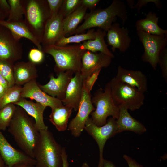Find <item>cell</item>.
I'll return each mask as SVG.
<instances>
[{
    "label": "cell",
    "mask_w": 167,
    "mask_h": 167,
    "mask_svg": "<svg viewBox=\"0 0 167 167\" xmlns=\"http://www.w3.org/2000/svg\"><path fill=\"white\" fill-rule=\"evenodd\" d=\"M8 128V132L24 152L34 159L39 132L35 126V122L20 107L17 105Z\"/></svg>",
    "instance_id": "obj_1"
},
{
    "label": "cell",
    "mask_w": 167,
    "mask_h": 167,
    "mask_svg": "<svg viewBox=\"0 0 167 167\" xmlns=\"http://www.w3.org/2000/svg\"><path fill=\"white\" fill-rule=\"evenodd\" d=\"M117 17L124 24L128 18L127 12L123 2L113 0L107 8L94 10L86 14L84 22L70 35L83 33L85 30L95 27L107 32Z\"/></svg>",
    "instance_id": "obj_2"
},
{
    "label": "cell",
    "mask_w": 167,
    "mask_h": 167,
    "mask_svg": "<svg viewBox=\"0 0 167 167\" xmlns=\"http://www.w3.org/2000/svg\"><path fill=\"white\" fill-rule=\"evenodd\" d=\"M34 155L36 167H62V147L48 129L39 131Z\"/></svg>",
    "instance_id": "obj_3"
},
{
    "label": "cell",
    "mask_w": 167,
    "mask_h": 167,
    "mask_svg": "<svg viewBox=\"0 0 167 167\" xmlns=\"http://www.w3.org/2000/svg\"><path fill=\"white\" fill-rule=\"evenodd\" d=\"M44 53L51 55L56 64L55 71L57 73L66 71L74 73L80 72L81 58L85 50L80 43L72 45L58 46L50 45L42 46Z\"/></svg>",
    "instance_id": "obj_4"
},
{
    "label": "cell",
    "mask_w": 167,
    "mask_h": 167,
    "mask_svg": "<svg viewBox=\"0 0 167 167\" xmlns=\"http://www.w3.org/2000/svg\"><path fill=\"white\" fill-rule=\"evenodd\" d=\"M24 22L41 44L46 24L50 17L46 0H22Z\"/></svg>",
    "instance_id": "obj_5"
},
{
    "label": "cell",
    "mask_w": 167,
    "mask_h": 167,
    "mask_svg": "<svg viewBox=\"0 0 167 167\" xmlns=\"http://www.w3.org/2000/svg\"><path fill=\"white\" fill-rule=\"evenodd\" d=\"M91 101L96 108L90 114L91 118L96 125L101 126L105 124L109 116L116 119L118 118L119 108L113 100L109 82L106 84L104 89L100 88L96 92Z\"/></svg>",
    "instance_id": "obj_6"
},
{
    "label": "cell",
    "mask_w": 167,
    "mask_h": 167,
    "mask_svg": "<svg viewBox=\"0 0 167 167\" xmlns=\"http://www.w3.org/2000/svg\"><path fill=\"white\" fill-rule=\"evenodd\" d=\"M111 93L115 104L134 111L144 104V93L136 88L118 80L114 77L109 81Z\"/></svg>",
    "instance_id": "obj_7"
},
{
    "label": "cell",
    "mask_w": 167,
    "mask_h": 167,
    "mask_svg": "<svg viewBox=\"0 0 167 167\" xmlns=\"http://www.w3.org/2000/svg\"><path fill=\"white\" fill-rule=\"evenodd\" d=\"M139 39L143 44L144 52L142 60L149 63L156 70L158 63L160 54L166 47L167 34L157 35L150 34L142 31H137Z\"/></svg>",
    "instance_id": "obj_8"
},
{
    "label": "cell",
    "mask_w": 167,
    "mask_h": 167,
    "mask_svg": "<svg viewBox=\"0 0 167 167\" xmlns=\"http://www.w3.org/2000/svg\"><path fill=\"white\" fill-rule=\"evenodd\" d=\"M116 119L111 117L103 126H98L94 124L90 118L87 120L84 129L96 142L99 151V164H103V150L107 141L117 134Z\"/></svg>",
    "instance_id": "obj_9"
},
{
    "label": "cell",
    "mask_w": 167,
    "mask_h": 167,
    "mask_svg": "<svg viewBox=\"0 0 167 167\" xmlns=\"http://www.w3.org/2000/svg\"><path fill=\"white\" fill-rule=\"evenodd\" d=\"M22 45L6 28L0 25V59L14 64L22 59Z\"/></svg>",
    "instance_id": "obj_10"
},
{
    "label": "cell",
    "mask_w": 167,
    "mask_h": 167,
    "mask_svg": "<svg viewBox=\"0 0 167 167\" xmlns=\"http://www.w3.org/2000/svg\"><path fill=\"white\" fill-rule=\"evenodd\" d=\"M90 92L83 85L82 96L76 116L69 122L67 129L75 137L79 136L84 129L86 122L91 113L95 109L91 101Z\"/></svg>",
    "instance_id": "obj_11"
},
{
    "label": "cell",
    "mask_w": 167,
    "mask_h": 167,
    "mask_svg": "<svg viewBox=\"0 0 167 167\" xmlns=\"http://www.w3.org/2000/svg\"><path fill=\"white\" fill-rule=\"evenodd\" d=\"M112 58L101 52L85 50L81 58L80 71L83 79L96 71L108 67Z\"/></svg>",
    "instance_id": "obj_12"
},
{
    "label": "cell",
    "mask_w": 167,
    "mask_h": 167,
    "mask_svg": "<svg viewBox=\"0 0 167 167\" xmlns=\"http://www.w3.org/2000/svg\"><path fill=\"white\" fill-rule=\"evenodd\" d=\"M21 97L34 100L45 107L51 109L62 105V101L53 97L42 91L39 87L36 79L31 80L24 84L22 88Z\"/></svg>",
    "instance_id": "obj_13"
},
{
    "label": "cell",
    "mask_w": 167,
    "mask_h": 167,
    "mask_svg": "<svg viewBox=\"0 0 167 167\" xmlns=\"http://www.w3.org/2000/svg\"><path fill=\"white\" fill-rule=\"evenodd\" d=\"M74 73L71 71H66L57 73V77L51 75L48 83L44 85L38 84V86L49 95L62 101L65 97L67 87Z\"/></svg>",
    "instance_id": "obj_14"
},
{
    "label": "cell",
    "mask_w": 167,
    "mask_h": 167,
    "mask_svg": "<svg viewBox=\"0 0 167 167\" xmlns=\"http://www.w3.org/2000/svg\"><path fill=\"white\" fill-rule=\"evenodd\" d=\"M0 154L6 166L12 167L18 164L27 163L35 165L34 159L12 146L0 130Z\"/></svg>",
    "instance_id": "obj_15"
},
{
    "label": "cell",
    "mask_w": 167,
    "mask_h": 167,
    "mask_svg": "<svg viewBox=\"0 0 167 167\" xmlns=\"http://www.w3.org/2000/svg\"><path fill=\"white\" fill-rule=\"evenodd\" d=\"M106 36L108 44L111 47L113 52L118 49L120 52H125L130 46L131 40L129 32L127 28L120 27L118 23L112 24Z\"/></svg>",
    "instance_id": "obj_16"
},
{
    "label": "cell",
    "mask_w": 167,
    "mask_h": 167,
    "mask_svg": "<svg viewBox=\"0 0 167 167\" xmlns=\"http://www.w3.org/2000/svg\"><path fill=\"white\" fill-rule=\"evenodd\" d=\"M84 79L80 72L75 73L67 87L65 97L62 101L64 105L69 106L77 111L82 96Z\"/></svg>",
    "instance_id": "obj_17"
},
{
    "label": "cell",
    "mask_w": 167,
    "mask_h": 167,
    "mask_svg": "<svg viewBox=\"0 0 167 167\" xmlns=\"http://www.w3.org/2000/svg\"><path fill=\"white\" fill-rule=\"evenodd\" d=\"M115 77L118 80L134 87L144 93L147 90L146 76L140 71L128 70L119 66Z\"/></svg>",
    "instance_id": "obj_18"
},
{
    "label": "cell",
    "mask_w": 167,
    "mask_h": 167,
    "mask_svg": "<svg viewBox=\"0 0 167 167\" xmlns=\"http://www.w3.org/2000/svg\"><path fill=\"white\" fill-rule=\"evenodd\" d=\"M64 18L59 12L50 17L45 25L41 44L42 46L54 45L63 34L62 20Z\"/></svg>",
    "instance_id": "obj_19"
},
{
    "label": "cell",
    "mask_w": 167,
    "mask_h": 167,
    "mask_svg": "<svg viewBox=\"0 0 167 167\" xmlns=\"http://www.w3.org/2000/svg\"><path fill=\"white\" fill-rule=\"evenodd\" d=\"M118 107L119 113L116 120L117 134L125 131H130L142 134L146 131L144 125L133 117L126 107L123 106Z\"/></svg>",
    "instance_id": "obj_20"
},
{
    "label": "cell",
    "mask_w": 167,
    "mask_h": 167,
    "mask_svg": "<svg viewBox=\"0 0 167 167\" xmlns=\"http://www.w3.org/2000/svg\"><path fill=\"white\" fill-rule=\"evenodd\" d=\"M14 104L21 107L29 115L33 118L35 126L39 131L48 129L43 118L44 112L46 107L39 103L22 97Z\"/></svg>",
    "instance_id": "obj_21"
},
{
    "label": "cell",
    "mask_w": 167,
    "mask_h": 167,
    "mask_svg": "<svg viewBox=\"0 0 167 167\" xmlns=\"http://www.w3.org/2000/svg\"><path fill=\"white\" fill-rule=\"evenodd\" d=\"M13 69L15 85H24L38 76L36 65L30 61L17 62L14 64Z\"/></svg>",
    "instance_id": "obj_22"
},
{
    "label": "cell",
    "mask_w": 167,
    "mask_h": 167,
    "mask_svg": "<svg viewBox=\"0 0 167 167\" xmlns=\"http://www.w3.org/2000/svg\"><path fill=\"white\" fill-rule=\"evenodd\" d=\"M0 25L9 29L17 40L19 41L22 38L27 39L31 41L37 49L42 50L41 43L31 32L24 21L10 22L4 20H0Z\"/></svg>",
    "instance_id": "obj_23"
},
{
    "label": "cell",
    "mask_w": 167,
    "mask_h": 167,
    "mask_svg": "<svg viewBox=\"0 0 167 167\" xmlns=\"http://www.w3.org/2000/svg\"><path fill=\"white\" fill-rule=\"evenodd\" d=\"M106 32L98 28L96 31L94 39L84 41L80 43L82 49L92 52H100L104 54L113 58L114 55L108 49L106 43L105 37Z\"/></svg>",
    "instance_id": "obj_24"
},
{
    "label": "cell",
    "mask_w": 167,
    "mask_h": 167,
    "mask_svg": "<svg viewBox=\"0 0 167 167\" xmlns=\"http://www.w3.org/2000/svg\"><path fill=\"white\" fill-rule=\"evenodd\" d=\"M159 17L155 12H149L143 19L138 20L136 23L137 31H142L148 33L157 35L167 34V30L161 28L158 25Z\"/></svg>",
    "instance_id": "obj_25"
},
{
    "label": "cell",
    "mask_w": 167,
    "mask_h": 167,
    "mask_svg": "<svg viewBox=\"0 0 167 167\" xmlns=\"http://www.w3.org/2000/svg\"><path fill=\"white\" fill-rule=\"evenodd\" d=\"M73 109L71 106L63 105L51 109L49 120L58 131H64L67 129L68 120Z\"/></svg>",
    "instance_id": "obj_26"
},
{
    "label": "cell",
    "mask_w": 167,
    "mask_h": 167,
    "mask_svg": "<svg viewBox=\"0 0 167 167\" xmlns=\"http://www.w3.org/2000/svg\"><path fill=\"white\" fill-rule=\"evenodd\" d=\"M87 9L81 5L75 11L63 19L62 20L63 34L70 35L78 27L84 19Z\"/></svg>",
    "instance_id": "obj_27"
},
{
    "label": "cell",
    "mask_w": 167,
    "mask_h": 167,
    "mask_svg": "<svg viewBox=\"0 0 167 167\" xmlns=\"http://www.w3.org/2000/svg\"><path fill=\"white\" fill-rule=\"evenodd\" d=\"M96 36V31L94 29H90L85 33L76 34L66 37L65 36L61 37L54 45L58 46H65L70 43H80L88 40H93Z\"/></svg>",
    "instance_id": "obj_28"
},
{
    "label": "cell",
    "mask_w": 167,
    "mask_h": 167,
    "mask_svg": "<svg viewBox=\"0 0 167 167\" xmlns=\"http://www.w3.org/2000/svg\"><path fill=\"white\" fill-rule=\"evenodd\" d=\"M10 10L6 20L10 22L24 21V11L22 0H8Z\"/></svg>",
    "instance_id": "obj_29"
},
{
    "label": "cell",
    "mask_w": 167,
    "mask_h": 167,
    "mask_svg": "<svg viewBox=\"0 0 167 167\" xmlns=\"http://www.w3.org/2000/svg\"><path fill=\"white\" fill-rule=\"evenodd\" d=\"M22 88V86L15 84L8 88L0 99V109L7 104L18 102L21 98Z\"/></svg>",
    "instance_id": "obj_30"
},
{
    "label": "cell",
    "mask_w": 167,
    "mask_h": 167,
    "mask_svg": "<svg viewBox=\"0 0 167 167\" xmlns=\"http://www.w3.org/2000/svg\"><path fill=\"white\" fill-rule=\"evenodd\" d=\"M17 105L7 104L0 109V130L5 131L9 127L15 112Z\"/></svg>",
    "instance_id": "obj_31"
},
{
    "label": "cell",
    "mask_w": 167,
    "mask_h": 167,
    "mask_svg": "<svg viewBox=\"0 0 167 167\" xmlns=\"http://www.w3.org/2000/svg\"><path fill=\"white\" fill-rule=\"evenodd\" d=\"M14 65L6 61L0 59V74L7 81L9 88L15 85Z\"/></svg>",
    "instance_id": "obj_32"
},
{
    "label": "cell",
    "mask_w": 167,
    "mask_h": 167,
    "mask_svg": "<svg viewBox=\"0 0 167 167\" xmlns=\"http://www.w3.org/2000/svg\"><path fill=\"white\" fill-rule=\"evenodd\" d=\"M81 2L82 0H64L59 12L64 18L81 6Z\"/></svg>",
    "instance_id": "obj_33"
},
{
    "label": "cell",
    "mask_w": 167,
    "mask_h": 167,
    "mask_svg": "<svg viewBox=\"0 0 167 167\" xmlns=\"http://www.w3.org/2000/svg\"><path fill=\"white\" fill-rule=\"evenodd\" d=\"M29 61L36 65L41 63L44 58V53L37 48L31 49L28 54Z\"/></svg>",
    "instance_id": "obj_34"
},
{
    "label": "cell",
    "mask_w": 167,
    "mask_h": 167,
    "mask_svg": "<svg viewBox=\"0 0 167 167\" xmlns=\"http://www.w3.org/2000/svg\"><path fill=\"white\" fill-rule=\"evenodd\" d=\"M158 63L161 67L163 77L165 80L167 82V49L166 47H165L161 51L160 54Z\"/></svg>",
    "instance_id": "obj_35"
},
{
    "label": "cell",
    "mask_w": 167,
    "mask_h": 167,
    "mask_svg": "<svg viewBox=\"0 0 167 167\" xmlns=\"http://www.w3.org/2000/svg\"><path fill=\"white\" fill-rule=\"evenodd\" d=\"M101 70L100 69L95 71L84 79V86L88 92H90L92 90Z\"/></svg>",
    "instance_id": "obj_36"
},
{
    "label": "cell",
    "mask_w": 167,
    "mask_h": 167,
    "mask_svg": "<svg viewBox=\"0 0 167 167\" xmlns=\"http://www.w3.org/2000/svg\"><path fill=\"white\" fill-rule=\"evenodd\" d=\"M64 0H47L49 6L50 17L57 15Z\"/></svg>",
    "instance_id": "obj_37"
},
{
    "label": "cell",
    "mask_w": 167,
    "mask_h": 167,
    "mask_svg": "<svg viewBox=\"0 0 167 167\" xmlns=\"http://www.w3.org/2000/svg\"><path fill=\"white\" fill-rule=\"evenodd\" d=\"M150 2L154 3L157 7L160 8L162 6L161 2L158 0H139L136 4L133 5L131 8L136 9L138 13H139L141 8L143 6H145L147 3Z\"/></svg>",
    "instance_id": "obj_38"
},
{
    "label": "cell",
    "mask_w": 167,
    "mask_h": 167,
    "mask_svg": "<svg viewBox=\"0 0 167 167\" xmlns=\"http://www.w3.org/2000/svg\"><path fill=\"white\" fill-rule=\"evenodd\" d=\"M100 1L99 0H82L81 5L92 11L94 10Z\"/></svg>",
    "instance_id": "obj_39"
},
{
    "label": "cell",
    "mask_w": 167,
    "mask_h": 167,
    "mask_svg": "<svg viewBox=\"0 0 167 167\" xmlns=\"http://www.w3.org/2000/svg\"><path fill=\"white\" fill-rule=\"evenodd\" d=\"M123 158L126 162L129 167H144L127 155H124Z\"/></svg>",
    "instance_id": "obj_40"
},
{
    "label": "cell",
    "mask_w": 167,
    "mask_h": 167,
    "mask_svg": "<svg viewBox=\"0 0 167 167\" xmlns=\"http://www.w3.org/2000/svg\"><path fill=\"white\" fill-rule=\"evenodd\" d=\"M0 10L8 17L10 10V6L7 1L0 0Z\"/></svg>",
    "instance_id": "obj_41"
},
{
    "label": "cell",
    "mask_w": 167,
    "mask_h": 167,
    "mask_svg": "<svg viewBox=\"0 0 167 167\" xmlns=\"http://www.w3.org/2000/svg\"><path fill=\"white\" fill-rule=\"evenodd\" d=\"M62 167H69V164L68 161V156L66 149L62 147Z\"/></svg>",
    "instance_id": "obj_42"
},
{
    "label": "cell",
    "mask_w": 167,
    "mask_h": 167,
    "mask_svg": "<svg viewBox=\"0 0 167 167\" xmlns=\"http://www.w3.org/2000/svg\"><path fill=\"white\" fill-rule=\"evenodd\" d=\"M0 84L6 88H9L8 83L5 79L0 74Z\"/></svg>",
    "instance_id": "obj_43"
},
{
    "label": "cell",
    "mask_w": 167,
    "mask_h": 167,
    "mask_svg": "<svg viewBox=\"0 0 167 167\" xmlns=\"http://www.w3.org/2000/svg\"><path fill=\"white\" fill-rule=\"evenodd\" d=\"M103 167H116L114 164L111 161L104 159Z\"/></svg>",
    "instance_id": "obj_44"
},
{
    "label": "cell",
    "mask_w": 167,
    "mask_h": 167,
    "mask_svg": "<svg viewBox=\"0 0 167 167\" xmlns=\"http://www.w3.org/2000/svg\"><path fill=\"white\" fill-rule=\"evenodd\" d=\"M12 167H36L35 165L27 163H22L16 164Z\"/></svg>",
    "instance_id": "obj_45"
},
{
    "label": "cell",
    "mask_w": 167,
    "mask_h": 167,
    "mask_svg": "<svg viewBox=\"0 0 167 167\" xmlns=\"http://www.w3.org/2000/svg\"><path fill=\"white\" fill-rule=\"evenodd\" d=\"M7 89L0 84V99L4 95Z\"/></svg>",
    "instance_id": "obj_46"
},
{
    "label": "cell",
    "mask_w": 167,
    "mask_h": 167,
    "mask_svg": "<svg viewBox=\"0 0 167 167\" xmlns=\"http://www.w3.org/2000/svg\"><path fill=\"white\" fill-rule=\"evenodd\" d=\"M7 16L0 10V20H4V19Z\"/></svg>",
    "instance_id": "obj_47"
},
{
    "label": "cell",
    "mask_w": 167,
    "mask_h": 167,
    "mask_svg": "<svg viewBox=\"0 0 167 167\" xmlns=\"http://www.w3.org/2000/svg\"><path fill=\"white\" fill-rule=\"evenodd\" d=\"M5 163L0 154V167H5Z\"/></svg>",
    "instance_id": "obj_48"
},
{
    "label": "cell",
    "mask_w": 167,
    "mask_h": 167,
    "mask_svg": "<svg viewBox=\"0 0 167 167\" xmlns=\"http://www.w3.org/2000/svg\"><path fill=\"white\" fill-rule=\"evenodd\" d=\"M81 167H90L89 165L86 162H84L83 165H82V166Z\"/></svg>",
    "instance_id": "obj_49"
},
{
    "label": "cell",
    "mask_w": 167,
    "mask_h": 167,
    "mask_svg": "<svg viewBox=\"0 0 167 167\" xmlns=\"http://www.w3.org/2000/svg\"><path fill=\"white\" fill-rule=\"evenodd\" d=\"M5 167H7V166H6Z\"/></svg>",
    "instance_id": "obj_50"
}]
</instances>
